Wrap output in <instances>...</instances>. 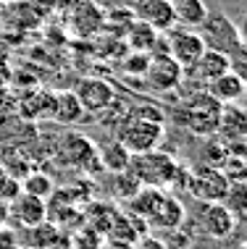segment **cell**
Listing matches in <instances>:
<instances>
[{
    "instance_id": "d6986e66",
    "label": "cell",
    "mask_w": 247,
    "mask_h": 249,
    "mask_svg": "<svg viewBox=\"0 0 247 249\" xmlns=\"http://www.w3.org/2000/svg\"><path fill=\"white\" fill-rule=\"evenodd\" d=\"M171 11H173V24L184 26V29H200L210 13L205 0H171Z\"/></svg>"
},
{
    "instance_id": "cb8c5ba5",
    "label": "cell",
    "mask_w": 247,
    "mask_h": 249,
    "mask_svg": "<svg viewBox=\"0 0 247 249\" xmlns=\"http://www.w3.org/2000/svg\"><path fill=\"white\" fill-rule=\"evenodd\" d=\"M50 107H53V116L61 121V124H76V121L84 116L82 105H79V100H76V95L71 89L58 92V95L53 97V105Z\"/></svg>"
},
{
    "instance_id": "e0dca14e",
    "label": "cell",
    "mask_w": 247,
    "mask_h": 249,
    "mask_svg": "<svg viewBox=\"0 0 247 249\" xmlns=\"http://www.w3.org/2000/svg\"><path fill=\"white\" fill-rule=\"evenodd\" d=\"M208 87V95L221 105H234V103H242L245 97V76H239L234 71H226L221 73L218 79H213Z\"/></svg>"
},
{
    "instance_id": "83f0119b",
    "label": "cell",
    "mask_w": 247,
    "mask_h": 249,
    "mask_svg": "<svg viewBox=\"0 0 247 249\" xmlns=\"http://www.w3.org/2000/svg\"><path fill=\"white\" fill-rule=\"evenodd\" d=\"M148 60H150L148 53H137V50H134L129 58L124 60L121 69H124V73H129V76H142L145 69H148Z\"/></svg>"
},
{
    "instance_id": "d4e9b609",
    "label": "cell",
    "mask_w": 247,
    "mask_h": 249,
    "mask_svg": "<svg viewBox=\"0 0 247 249\" xmlns=\"http://www.w3.org/2000/svg\"><path fill=\"white\" fill-rule=\"evenodd\" d=\"M21 192L32 194V197H39V199H48L50 194L56 192V184H53V178L45 171H32L29 176L21 181Z\"/></svg>"
},
{
    "instance_id": "3957f363",
    "label": "cell",
    "mask_w": 247,
    "mask_h": 249,
    "mask_svg": "<svg viewBox=\"0 0 247 249\" xmlns=\"http://www.w3.org/2000/svg\"><path fill=\"white\" fill-rule=\"evenodd\" d=\"M203 42L205 48L210 50H221L226 55H242L245 53V37L242 32H239V26L231 21L229 16H224V13H208V18L203 21Z\"/></svg>"
},
{
    "instance_id": "603a6c76",
    "label": "cell",
    "mask_w": 247,
    "mask_h": 249,
    "mask_svg": "<svg viewBox=\"0 0 247 249\" xmlns=\"http://www.w3.org/2000/svg\"><path fill=\"white\" fill-rule=\"evenodd\" d=\"M129 150L118 142V139H113V142L103 144V150H97V160H100V168H105V171L111 173H121L126 171V165H129Z\"/></svg>"
},
{
    "instance_id": "7c38bea8",
    "label": "cell",
    "mask_w": 247,
    "mask_h": 249,
    "mask_svg": "<svg viewBox=\"0 0 247 249\" xmlns=\"http://www.w3.org/2000/svg\"><path fill=\"white\" fill-rule=\"evenodd\" d=\"M203 228L210 239H229L237 228V215L224 202H205L203 205Z\"/></svg>"
},
{
    "instance_id": "6da1fadb",
    "label": "cell",
    "mask_w": 247,
    "mask_h": 249,
    "mask_svg": "<svg viewBox=\"0 0 247 249\" xmlns=\"http://www.w3.org/2000/svg\"><path fill=\"white\" fill-rule=\"evenodd\" d=\"M163 137H166L163 110L155 105H134L118 121L116 139L129 150V155H142V152L158 150Z\"/></svg>"
},
{
    "instance_id": "f1b7e54d",
    "label": "cell",
    "mask_w": 247,
    "mask_h": 249,
    "mask_svg": "<svg viewBox=\"0 0 247 249\" xmlns=\"http://www.w3.org/2000/svg\"><path fill=\"white\" fill-rule=\"evenodd\" d=\"M21 194V181H19L16 176H5L3 178V184H0V202H5V205H11L13 199Z\"/></svg>"
},
{
    "instance_id": "7402d4cb",
    "label": "cell",
    "mask_w": 247,
    "mask_h": 249,
    "mask_svg": "<svg viewBox=\"0 0 247 249\" xmlns=\"http://www.w3.org/2000/svg\"><path fill=\"white\" fill-rule=\"evenodd\" d=\"M158 39H161V32H155L152 26L137 21V18H132L126 26V42L137 53H150L152 45H158Z\"/></svg>"
},
{
    "instance_id": "4dcf8cb0",
    "label": "cell",
    "mask_w": 247,
    "mask_h": 249,
    "mask_svg": "<svg viewBox=\"0 0 247 249\" xmlns=\"http://www.w3.org/2000/svg\"><path fill=\"white\" fill-rule=\"evenodd\" d=\"M132 249H166V244L155 236H139L134 244H132Z\"/></svg>"
},
{
    "instance_id": "ac0fdd59",
    "label": "cell",
    "mask_w": 247,
    "mask_h": 249,
    "mask_svg": "<svg viewBox=\"0 0 247 249\" xmlns=\"http://www.w3.org/2000/svg\"><path fill=\"white\" fill-rule=\"evenodd\" d=\"M184 215H187L184 205H182L176 197H173V194L166 192V197L161 199L158 210L152 213V218L148 220V226H150V228H161V231H173V228L182 226Z\"/></svg>"
},
{
    "instance_id": "1f68e13d",
    "label": "cell",
    "mask_w": 247,
    "mask_h": 249,
    "mask_svg": "<svg viewBox=\"0 0 247 249\" xmlns=\"http://www.w3.org/2000/svg\"><path fill=\"white\" fill-rule=\"evenodd\" d=\"M8 223V205L5 202H0V226Z\"/></svg>"
},
{
    "instance_id": "8fae6325",
    "label": "cell",
    "mask_w": 247,
    "mask_h": 249,
    "mask_svg": "<svg viewBox=\"0 0 247 249\" xmlns=\"http://www.w3.org/2000/svg\"><path fill=\"white\" fill-rule=\"evenodd\" d=\"M19 244L29 249H61V247H69V236L61 231V226L42 220L37 226L21 228L19 231Z\"/></svg>"
},
{
    "instance_id": "277c9868",
    "label": "cell",
    "mask_w": 247,
    "mask_h": 249,
    "mask_svg": "<svg viewBox=\"0 0 247 249\" xmlns=\"http://www.w3.org/2000/svg\"><path fill=\"white\" fill-rule=\"evenodd\" d=\"M218 118H221V103H216L210 95L197 92L187 100V105L179 113V121L197 137H213L218 134Z\"/></svg>"
},
{
    "instance_id": "30bf717a",
    "label": "cell",
    "mask_w": 247,
    "mask_h": 249,
    "mask_svg": "<svg viewBox=\"0 0 247 249\" xmlns=\"http://www.w3.org/2000/svg\"><path fill=\"white\" fill-rule=\"evenodd\" d=\"M132 11V18L137 21L152 26L155 32H169L173 24V11H171V0H134L129 5Z\"/></svg>"
},
{
    "instance_id": "4fadbf2b",
    "label": "cell",
    "mask_w": 247,
    "mask_h": 249,
    "mask_svg": "<svg viewBox=\"0 0 247 249\" xmlns=\"http://www.w3.org/2000/svg\"><path fill=\"white\" fill-rule=\"evenodd\" d=\"M8 220L19 223L21 228H29V226L42 223V220H48V202L21 192V194H19V197L8 205Z\"/></svg>"
},
{
    "instance_id": "f546056e",
    "label": "cell",
    "mask_w": 247,
    "mask_h": 249,
    "mask_svg": "<svg viewBox=\"0 0 247 249\" xmlns=\"http://www.w3.org/2000/svg\"><path fill=\"white\" fill-rule=\"evenodd\" d=\"M19 247V231L8 223L0 226V249H16Z\"/></svg>"
},
{
    "instance_id": "d590c367",
    "label": "cell",
    "mask_w": 247,
    "mask_h": 249,
    "mask_svg": "<svg viewBox=\"0 0 247 249\" xmlns=\"http://www.w3.org/2000/svg\"><path fill=\"white\" fill-rule=\"evenodd\" d=\"M16 249H29V247H21V244H19V247H16Z\"/></svg>"
},
{
    "instance_id": "484cf974",
    "label": "cell",
    "mask_w": 247,
    "mask_h": 249,
    "mask_svg": "<svg viewBox=\"0 0 247 249\" xmlns=\"http://www.w3.org/2000/svg\"><path fill=\"white\" fill-rule=\"evenodd\" d=\"M103 244H105V236L97 231V228H92L87 223H82L69 236V247L71 249H103Z\"/></svg>"
},
{
    "instance_id": "d6a6232c",
    "label": "cell",
    "mask_w": 247,
    "mask_h": 249,
    "mask_svg": "<svg viewBox=\"0 0 247 249\" xmlns=\"http://www.w3.org/2000/svg\"><path fill=\"white\" fill-rule=\"evenodd\" d=\"M5 176H8V171H5V165L0 163V184H3V178H5Z\"/></svg>"
},
{
    "instance_id": "ffe728a7",
    "label": "cell",
    "mask_w": 247,
    "mask_h": 249,
    "mask_svg": "<svg viewBox=\"0 0 247 249\" xmlns=\"http://www.w3.org/2000/svg\"><path fill=\"white\" fill-rule=\"evenodd\" d=\"M218 131L224 134L226 142H239L245 139L247 131V116L242 110V105H221V118H218Z\"/></svg>"
},
{
    "instance_id": "ba28073f",
    "label": "cell",
    "mask_w": 247,
    "mask_h": 249,
    "mask_svg": "<svg viewBox=\"0 0 247 249\" xmlns=\"http://www.w3.org/2000/svg\"><path fill=\"white\" fill-rule=\"evenodd\" d=\"M79 100L84 113H105L108 107L116 103V89L111 87V82L100 76H84L79 79L76 89H71Z\"/></svg>"
},
{
    "instance_id": "4316f807",
    "label": "cell",
    "mask_w": 247,
    "mask_h": 249,
    "mask_svg": "<svg viewBox=\"0 0 247 249\" xmlns=\"http://www.w3.org/2000/svg\"><path fill=\"white\" fill-rule=\"evenodd\" d=\"M113 189H116L118 199L129 202L139 189H142V184H139V178L132 171H121V173H116V184H113Z\"/></svg>"
},
{
    "instance_id": "9a60e30c",
    "label": "cell",
    "mask_w": 247,
    "mask_h": 249,
    "mask_svg": "<svg viewBox=\"0 0 247 249\" xmlns=\"http://www.w3.org/2000/svg\"><path fill=\"white\" fill-rule=\"evenodd\" d=\"M69 26L82 37H90L103 26V11L97 8L92 0H74V5L69 8V16H66Z\"/></svg>"
},
{
    "instance_id": "836d02e7",
    "label": "cell",
    "mask_w": 247,
    "mask_h": 249,
    "mask_svg": "<svg viewBox=\"0 0 247 249\" xmlns=\"http://www.w3.org/2000/svg\"><path fill=\"white\" fill-rule=\"evenodd\" d=\"M3 18H5V5L0 3V24H3Z\"/></svg>"
},
{
    "instance_id": "44dd1931",
    "label": "cell",
    "mask_w": 247,
    "mask_h": 249,
    "mask_svg": "<svg viewBox=\"0 0 247 249\" xmlns=\"http://www.w3.org/2000/svg\"><path fill=\"white\" fill-rule=\"evenodd\" d=\"M163 197H166V189H158V186H142L134 197L126 202V210L148 223V220L152 218V213L158 210V205H161Z\"/></svg>"
},
{
    "instance_id": "7a4b0ae2",
    "label": "cell",
    "mask_w": 247,
    "mask_h": 249,
    "mask_svg": "<svg viewBox=\"0 0 247 249\" xmlns=\"http://www.w3.org/2000/svg\"><path fill=\"white\" fill-rule=\"evenodd\" d=\"M179 163L173 160V155L163 150H150L142 155H132L126 171H132L139 178L142 186H158V189H169L173 176H176Z\"/></svg>"
},
{
    "instance_id": "e575fe53",
    "label": "cell",
    "mask_w": 247,
    "mask_h": 249,
    "mask_svg": "<svg viewBox=\"0 0 247 249\" xmlns=\"http://www.w3.org/2000/svg\"><path fill=\"white\" fill-rule=\"evenodd\" d=\"M3 5H13V3H21V0H0Z\"/></svg>"
},
{
    "instance_id": "9c48e42d",
    "label": "cell",
    "mask_w": 247,
    "mask_h": 249,
    "mask_svg": "<svg viewBox=\"0 0 247 249\" xmlns=\"http://www.w3.org/2000/svg\"><path fill=\"white\" fill-rule=\"evenodd\" d=\"M63 163L66 165H74L84 173H95L100 171V160H97V147L95 142H90L82 134H69L63 139Z\"/></svg>"
},
{
    "instance_id": "52a82bcc",
    "label": "cell",
    "mask_w": 247,
    "mask_h": 249,
    "mask_svg": "<svg viewBox=\"0 0 247 249\" xmlns=\"http://www.w3.org/2000/svg\"><path fill=\"white\" fill-rule=\"evenodd\" d=\"M142 79L152 92H171V89H176V87H182L184 69L169 55V53H158V55H150Z\"/></svg>"
},
{
    "instance_id": "8d00e7d4",
    "label": "cell",
    "mask_w": 247,
    "mask_h": 249,
    "mask_svg": "<svg viewBox=\"0 0 247 249\" xmlns=\"http://www.w3.org/2000/svg\"><path fill=\"white\" fill-rule=\"evenodd\" d=\"M61 249H71V247H61Z\"/></svg>"
},
{
    "instance_id": "5b68a950",
    "label": "cell",
    "mask_w": 247,
    "mask_h": 249,
    "mask_svg": "<svg viewBox=\"0 0 247 249\" xmlns=\"http://www.w3.org/2000/svg\"><path fill=\"white\" fill-rule=\"evenodd\" d=\"M231 181L226 178V173L216 165H200L195 171H190V181H187V189L192 192V197L205 202H224L229 194Z\"/></svg>"
},
{
    "instance_id": "5bb4252c",
    "label": "cell",
    "mask_w": 247,
    "mask_h": 249,
    "mask_svg": "<svg viewBox=\"0 0 247 249\" xmlns=\"http://www.w3.org/2000/svg\"><path fill=\"white\" fill-rule=\"evenodd\" d=\"M145 228H148V223H145L142 218H137V215H132L129 210L126 213H113V220L108 226V239L113 247L124 244V247H132L139 236H145Z\"/></svg>"
},
{
    "instance_id": "2e32d148",
    "label": "cell",
    "mask_w": 247,
    "mask_h": 249,
    "mask_svg": "<svg viewBox=\"0 0 247 249\" xmlns=\"http://www.w3.org/2000/svg\"><path fill=\"white\" fill-rule=\"evenodd\" d=\"M226 71H231V60L226 53L221 50H210V48H205L203 50V55H200L195 60V66L190 69V73L197 79L200 84H210L213 79H218L221 73Z\"/></svg>"
},
{
    "instance_id": "8992f818",
    "label": "cell",
    "mask_w": 247,
    "mask_h": 249,
    "mask_svg": "<svg viewBox=\"0 0 247 249\" xmlns=\"http://www.w3.org/2000/svg\"><path fill=\"white\" fill-rule=\"evenodd\" d=\"M205 42L195 29H184V26H171L166 32V53L182 66L184 71H190L195 66V60L203 55Z\"/></svg>"
}]
</instances>
